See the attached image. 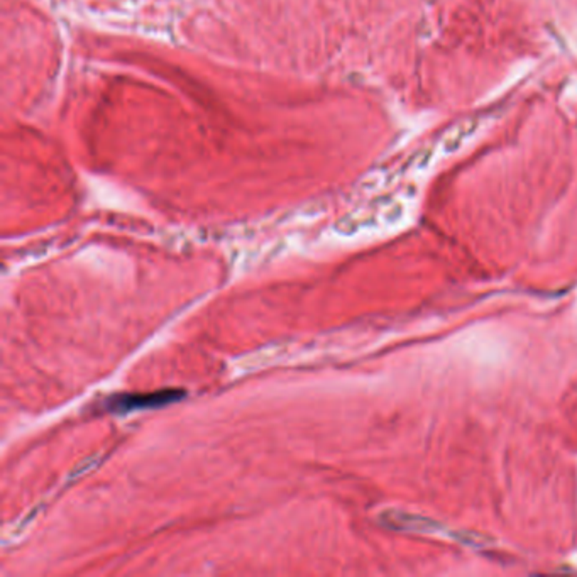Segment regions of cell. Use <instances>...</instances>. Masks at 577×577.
<instances>
[{
  "mask_svg": "<svg viewBox=\"0 0 577 577\" xmlns=\"http://www.w3.org/2000/svg\"><path fill=\"white\" fill-rule=\"evenodd\" d=\"M186 393L181 389H159L153 393H124L114 395L104 401V410L114 415H127L139 410H153L171 405L185 398Z\"/></svg>",
  "mask_w": 577,
  "mask_h": 577,
  "instance_id": "1",
  "label": "cell"
},
{
  "mask_svg": "<svg viewBox=\"0 0 577 577\" xmlns=\"http://www.w3.org/2000/svg\"><path fill=\"white\" fill-rule=\"evenodd\" d=\"M479 127H481L479 119H467V121L454 124L451 129L446 131V134H443L441 139L442 154L459 153V151L467 144V141H471L476 134H478Z\"/></svg>",
  "mask_w": 577,
  "mask_h": 577,
  "instance_id": "2",
  "label": "cell"
}]
</instances>
